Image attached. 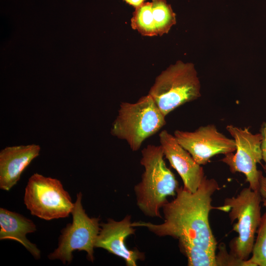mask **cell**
I'll list each match as a JSON object with an SVG mask.
<instances>
[{"label": "cell", "instance_id": "obj_18", "mask_svg": "<svg viewBox=\"0 0 266 266\" xmlns=\"http://www.w3.org/2000/svg\"><path fill=\"white\" fill-rule=\"evenodd\" d=\"M216 266H253L249 259H240L231 253L227 252L225 245L221 244L219 246V252L216 253Z\"/></svg>", "mask_w": 266, "mask_h": 266}, {"label": "cell", "instance_id": "obj_4", "mask_svg": "<svg viewBox=\"0 0 266 266\" xmlns=\"http://www.w3.org/2000/svg\"><path fill=\"white\" fill-rule=\"evenodd\" d=\"M200 87L194 64L178 61L156 78L148 94L166 116L176 108L199 98Z\"/></svg>", "mask_w": 266, "mask_h": 266}, {"label": "cell", "instance_id": "obj_7", "mask_svg": "<svg viewBox=\"0 0 266 266\" xmlns=\"http://www.w3.org/2000/svg\"><path fill=\"white\" fill-rule=\"evenodd\" d=\"M24 201L32 215L48 221L67 217L74 207L60 180L37 173L29 179Z\"/></svg>", "mask_w": 266, "mask_h": 266}, {"label": "cell", "instance_id": "obj_1", "mask_svg": "<svg viewBox=\"0 0 266 266\" xmlns=\"http://www.w3.org/2000/svg\"><path fill=\"white\" fill-rule=\"evenodd\" d=\"M217 182L206 176L200 187L192 193L184 187H178L176 197L163 206L164 223L155 224L139 221L132 223L133 227L146 228L160 237L169 236L216 253L217 242L209 222L212 196L220 190Z\"/></svg>", "mask_w": 266, "mask_h": 266}, {"label": "cell", "instance_id": "obj_20", "mask_svg": "<svg viewBox=\"0 0 266 266\" xmlns=\"http://www.w3.org/2000/svg\"><path fill=\"white\" fill-rule=\"evenodd\" d=\"M259 192L261 196L263 205L266 207V177L261 174L260 178Z\"/></svg>", "mask_w": 266, "mask_h": 266}, {"label": "cell", "instance_id": "obj_19", "mask_svg": "<svg viewBox=\"0 0 266 266\" xmlns=\"http://www.w3.org/2000/svg\"><path fill=\"white\" fill-rule=\"evenodd\" d=\"M260 133L262 135L261 150L262 160L265 162L264 169L266 171V122H264L260 127Z\"/></svg>", "mask_w": 266, "mask_h": 266}, {"label": "cell", "instance_id": "obj_21", "mask_svg": "<svg viewBox=\"0 0 266 266\" xmlns=\"http://www.w3.org/2000/svg\"><path fill=\"white\" fill-rule=\"evenodd\" d=\"M126 2L128 3L129 4L137 7L140 5H141L142 3H144V1L145 0H124Z\"/></svg>", "mask_w": 266, "mask_h": 266}, {"label": "cell", "instance_id": "obj_11", "mask_svg": "<svg viewBox=\"0 0 266 266\" xmlns=\"http://www.w3.org/2000/svg\"><path fill=\"white\" fill-rule=\"evenodd\" d=\"M159 137L164 156L180 175L184 188L192 193L197 191L205 176L202 167L166 130L162 131Z\"/></svg>", "mask_w": 266, "mask_h": 266}, {"label": "cell", "instance_id": "obj_15", "mask_svg": "<svg viewBox=\"0 0 266 266\" xmlns=\"http://www.w3.org/2000/svg\"><path fill=\"white\" fill-rule=\"evenodd\" d=\"M131 27L143 35H158L154 25L151 2L143 3L136 7L131 19Z\"/></svg>", "mask_w": 266, "mask_h": 266}, {"label": "cell", "instance_id": "obj_3", "mask_svg": "<svg viewBox=\"0 0 266 266\" xmlns=\"http://www.w3.org/2000/svg\"><path fill=\"white\" fill-rule=\"evenodd\" d=\"M166 124V116L147 94L134 103L121 102L110 133L125 140L132 150L136 151L147 138L158 133Z\"/></svg>", "mask_w": 266, "mask_h": 266}, {"label": "cell", "instance_id": "obj_5", "mask_svg": "<svg viewBox=\"0 0 266 266\" xmlns=\"http://www.w3.org/2000/svg\"><path fill=\"white\" fill-rule=\"evenodd\" d=\"M261 196L259 191L250 187L243 188L236 196L226 198L220 210L229 211L232 222H237L233 230L238 233L232 241L230 253L244 260H248L252 252L255 235L261 220Z\"/></svg>", "mask_w": 266, "mask_h": 266}, {"label": "cell", "instance_id": "obj_9", "mask_svg": "<svg viewBox=\"0 0 266 266\" xmlns=\"http://www.w3.org/2000/svg\"><path fill=\"white\" fill-rule=\"evenodd\" d=\"M173 135L179 144L201 166L206 164L216 155H225L236 150L233 139L219 132L214 124L200 126L193 132L177 130L174 131Z\"/></svg>", "mask_w": 266, "mask_h": 266}, {"label": "cell", "instance_id": "obj_13", "mask_svg": "<svg viewBox=\"0 0 266 266\" xmlns=\"http://www.w3.org/2000/svg\"><path fill=\"white\" fill-rule=\"evenodd\" d=\"M0 240L10 239L19 242L35 259H40V250L26 237L27 234L36 230L32 220L19 213L0 208Z\"/></svg>", "mask_w": 266, "mask_h": 266}, {"label": "cell", "instance_id": "obj_17", "mask_svg": "<svg viewBox=\"0 0 266 266\" xmlns=\"http://www.w3.org/2000/svg\"><path fill=\"white\" fill-rule=\"evenodd\" d=\"M258 228L252 255L249 259L253 266H266V207Z\"/></svg>", "mask_w": 266, "mask_h": 266}, {"label": "cell", "instance_id": "obj_12", "mask_svg": "<svg viewBox=\"0 0 266 266\" xmlns=\"http://www.w3.org/2000/svg\"><path fill=\"white\" fill-rule=\"evenodd\" d=\"M37 144L8 146L0 152V188L9 191L19 180L21 175L39 154Z\"/></svg>", "mask_w": 266, "mask_h": 266}, {"label": "cell", "instance_id": "obj_14", "mask_svg": "<svg viewBox=\"0 0 266 266\" xmlns=\"http://www.w3.org/2000/svg\"><path fill=\"white\" fill-rule=\"evenodd\" d=\"M152 9L155 27L158 35L167 33L176 24L175 14L166 0H152Z\"/></svg>", "mask_w": 266, "mask_h": 266}, {"label": "cell", "instance_id": "obj_10", "mask_svg": "<svg viewBox=\"0 0 266 266\" xmlns=\"http://www.w3.org/2000/svg\"><path fill=\"white\" fill-rule=\"evenodd\" d=\"M131 219V216L127 215L119 221L109 218L106 223L100 224L95 246L122 258L127 266H136L137 261L145 259V254L137 249L130 250L126 245V238L135 231Z\"/></svg>", "mask_w": 266, "mask_h": 266}, {"label": "cell", "instance_id": "obj_8", "mask_svg": "<svg viewBox=\"0 0 266 266\" xmlns=\"http://www.w3.org/2000/svg\"><path fill=\"white\" fill-rule=\"evenodd\" d=\"M226 130L235 142V153L224 155L220 161L228 166L232 173L244 174L249 187L254 191H259L262 173L257 166L262 160L261 133L253 134L247 128H241L232 125H227Z\"/></svg>", "mask_w": 266, "mask_h": 266}, {"label": "cell", "instance_id": "obj_16", "mask_svg": "<svg viewBox=\"0 0 266 266\" xmlns=\"http://www.w3.org/2000/svg\"><path fill=\"white\" fill-rule=\"evenodd\" d=\"M179 247L186 257L189 266H216V253L187 242H180Z\"/></svg>", "mask_w": 266, "mask_h": 266}, {"label": "cell", "instance_id": "obj_6", "mask_svg": "<svg viewBox=\"0 0 266 266\" xmlns=\"http://www.w3.org/2000/svg\"><path fill=\"white\" fill-rule=\"evenodd\" d=\"M82 194L78 193L71 213V223L62 230L57 248L48 256L51 260H59L64 265L70 264L75 250L85 251L88 260L94 262V249L100 231L99 217H90L82 204Z\"/></svg>", "mask_w": 266, "mask_h": 266}, {"label": "cell", "instance_id": "obj_2", "mask_svg": "<svg viewBox=\"0 0 266 266\" xmlns=\"http://www.w3.org/2000/svg\"><path fill=\"white\" fill-rule=\"evenodd\" d=\"M140 164L144 170L141 181L134 187L136 204L146 216L163 218L160 209L176 195L178 183L164 161L162 147L149 144L141 150Z\"/></svg>", "mask_w": 266, "mask_h": 266}]
</instances>
